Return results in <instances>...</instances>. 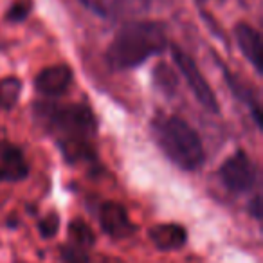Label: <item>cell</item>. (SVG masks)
<instances>
[{
    "label": "cell",
    "instance_id": "obj_8",
    "mask_svg": "<svg viewBox=\"0 0 263 263\" xmlns=\"http://www.w3.org/2000/svg\"><path fill=\"white\" fill-rule=\"evenodd\" d=\"M70 81H72V70L67 65H52L44 69L36 76L34 87L40 94L47 98H56L67 92Z\"/></svg>",
    "mask_w": 263,
    "mask_h": 263
},
{
    "label": "cell",
    "instance_id": "obj_7",
    "mask_svg": "<svg viewBox=\"0 0 263 263\" xmlns=\"http://www.w3.org/2000/svg\"><path fill=\"white\" fill-rule=\"evenodd\" d=\"M99 223H101V229L112 238H126L136 231L128 218L126 209L117 202H106L101 205Z\"/></svg>",
    "mask_w": 263,
    "mask_h": 263
},
{
    "label": "cell",
    "instance_id": "obj_15",
    "mask_svg": "<svg viewBox=\"0 0 263 263\" xmlns=\"http://www.w3.org/2000/svg\"><path fill=\"white\" fill-rule=\"evenodd\" d=\"M154 80H155V83L159 85V88H161L162 92H166V94H173V92H175L177 76H175V72H173V70L166 65V63H159V65L155 67Z\"/></svg>",
    "mask_w": 263,
    "mask_h": 263
},
{
    "label": "cell",
    "instance_id": "obj_2",
    "mask_svg": "<svg viewBox=\"0 0 263 263\" xmlns=\"http://www.w3.org/2000/svg\"><path fill=\"white\" fill-rule=\"evenodd\" d=\"M168 45L164 26L148 20H134L121 27L106 49V62L112 69H134Z\"/></svg>",
    "mask_w": 263,
    "mask_h": 263
},
{
    "label": "cell",
    "instance_id": "obj_6",
    "mask_svg": "<svg viewBox=\"0 0 263 263\" xmlns=\"http://www.w3.org/2000/svg\"><path fill=\"white\" fill-rule=\"evenodd\" d=\"M81 4L103 18H134L150 9V0H81Z\"/></svg>",
    "mask_w": 263,
    "mask_h": 263
},
{
    "label": "cell",
    "instance_id": "obj_10",
    "mask_svg": "<svg viewBox=\"0 0 263 263\" xmlns=\"http://www.w3.org/2000/svg\"><path fill=\"white\" fill-rule=\"evenodd\" d=\"M234 38H236L238 49L241 51V54L252 63L256 72L261 74V36L258 31L249 24H238L234 27Z\"/></svg>",
    "mask_w": 263,
    "mask_h": 263
},
{
    "label": "cell",
    "instance_id": "obj_14",
    "mask_svg": "<svg viewBox=\"0 0 263 263\" xmlns=\"http://www.w3.org/2000/svg\"><path fill=\"white\" fill-rule=\"evenodd\" d=\"M20 81L16 78H6L4 81H0V105L4 108H11L20 96Z\"/></svg>",
    "mask_w": 263,
    "mask_h": 263
},
{
    "label": "cell",
    "instance_id": "obj_3",
    "mask_svg": "<svg viewBox=\"0 0 263 263\" xmlns=\"http://www.w3.org/2000/svg\"><path fill=\"white\" fill-rule=\"evenodd\" d=\"M154 137L164 155L186 172L200 168L205 159L204 144L198 134L177 116H161L154 121Z\"/></svg>",
    "mask_w": 263,
    "mask_h": 263
},
{
    "label": "cell",
    "instance_id": "obj_4",
    "mask_svg": "<svg viewBox=\"0 0 263 263\" xmlns=\"http://www.w3.org/2000/svg\"><path fill=\"white\" fill-rule=\"evenodd\" d=\"M172 54H173V60H175V65L179 67V70L182 72L184 80L187 81V85H190V88L193 90L198 103H200L205 110H209V112L218 114L220 106H218V103H216L215 92L209 87L205 78L202 76L200 69L197 67L195 60H191V56L186 54V52L180 47H177V45H172Z\"/></svg>",
    "mask_w": 263,
    "mask_h": 263
},
{
    "label": "cell",
    "instance_id": "obj_17",
    "mask_svg": "<svg viewBox=\"0 0 263 263\" xmlns=\"http://www.w3.org/2000/svg\"><path fill=\"white\" fill-rule=\"evenodd\" d=\"M31 8H33L31 0H16L15 4L9 8V11L6 13V18L9 22H22V20H26L29 16Z\"/></svg>",
    "mask_w": 263,
    "mask_h": 263
},
{
    "label": "cell",
    "instance_id": "obj_12",
    "mask_svg": "<svg viewBox=\"0 0 263 263\" xmlns=\"http://www.w3.org/2000/svg\"><path fill=\"white\" fill-rule=\"evenodd\" d=\"M223 72H226V81L231 87V92L234 94V98H238L241 103H245V105L249 106V110H251V114H252V119L256 121L258 128H261V106H259L258 98H256L251 88L241 80H238L234 74H231L227 69H223Z\"/></svg>",
    "mask_w": 263,
    "mask_h": 263
},
{
    "label": "cell",
    "instance_id": "obj_11",
    "mask_svg": "<svg viewBox=\"0 0 263 263\" xmlns=\"http://www.w3.org/2000/svg\"><path fill=\"white\" fill-rule=\"evenodd\" d=\"M150 238L161 251H175L187 241L186 229L179 223H159L150 229Z\"/></svg>",
    "mask_w": 263,
    "mask_h": 263
},
{
    "label": "cell",
    "instance_id": "obj_19",
    "mask_svg": "<svg viewBox=\"0 0 263 263\" xmlns=\"http://www.w3.org/2000/svg\"><path fill=\"white\" fill-rule=\"evenodd\" d=\"M261 208H263V204H261V197H259V195H256V197L252 198L251 204H249V211L252 213V216H254L256 220H261V215H263Z\"/></svg>",
    "mask_w": 263,
    "mask_h": 263
},
{
    "label": "cell",
    "instance_id": "obj_5",
    "mask_svg": "<svg viewBox=\"0 0 263 263\" xmlns=\"http://www.w3.org/2000/svg\"><path fill=\"white\" fill-rule=\"evenodd\" d=\"M222 184L233 193H247L256 182V166L245 152L233 154L218 170Z\"/></svg>",
    "mask_w": 263,
    "mask_h": 263
},
{
    "label": "cell",
    "instance_id": "obj_16",
    "mask_svg": "<svg viewBox=\"0 0 263 263\" xmlns=\"http://www.w3.org/2000/svg\"><path fill=\"white\" fill-rule=\"evenodd\" d=\"M87 251L88 249L69 241V243L62 249L63 263H88V252Z\"/></svg>",
    "mask_w": 263,
    "mask_h": 263
},
{
    "label": "cell",
    "instance_id": "obj_1",
    "mask_svg": "<svg viewBox=\"0 0 263 263\" xmlns=\"http://www.w3.org/2000/svg\"><path fill=\"white\" fill-rule=\"evenodd\" d=\"M36 117L54 134L63 157L70 162L94 161L92 136L96 132V117L85 105H38Z\"/></svg>",
    "mask_w": 263,
    "mask_h": 263
},
{
    "label": "cell",
    "instance_id": "obj_18",
    "mask_svg": "<svg viewBox=\"0 0 263 263\" xmlns=\"http://www.w3.org/2000/svg\"><path fill=\"white\" fill-rule=\"evenodd\" d=\"M58 227H60V220L56 215H51L47 216V218H44L40 222V231H42V236H54L56 233H58Z\"/></svg>",
    "mask_w": 263,
    "mask_h": 263
},
{
    "label": "cell",
    "instance_id": "obj_13",
    "mask_svg": "<svg viewBox=\"0 0 263 263\" xmlns=\"http://www.w3.org/2000/svg\"><path fill=\"white\" fill-rule=\"evenodd\" d=\"M69 238H70V241H72V243L81 245V247H85V249L92 247V245H94V241H96V236H94V233H92V229L80 218H76V220H72V222H70Z\"/></svg>",
    "mask_w": 263,
    "mask_h": 263
},
{
    "label": "cell",
    "instance_id": "obj_9",
    "mask_svg": "<svg viewBox=\"0 0 263 263\" xmlns=\"http://www.w3.org/2000/svg\"><path fill=\"white\" fill-rule=\"evenodd\" d=\"M27 173H29V166L22 150L13 144H0V180L16 182L26 179Z\"/></svg>",
    "mask_w": 263,
    "mask_h": 263
}]
</instances>
